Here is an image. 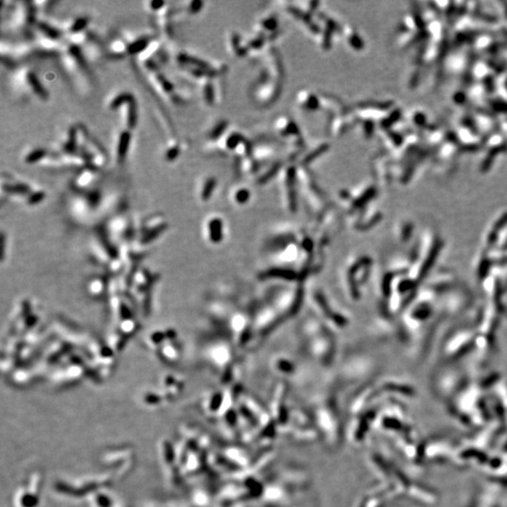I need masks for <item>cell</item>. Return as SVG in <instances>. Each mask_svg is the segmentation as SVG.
<instances>
[{"label": "cell", "instance_id": "6da1fadb", "mask_svg": "<svg viewBox=\"0 0 507 507\" xmlns=\"http://www.w3.org/2000/svg\"><path fill=\"white\" fill-rule=\"evenodd\" d=\"M24 81L25 86L30 89V91L38 97L41 101H47L49 93L47 89L42 85L38 75L33 70H26L24 72Z\"/></svg>", "mask_w": 507, "mask_h": 507}, {"label": "cell", "instance_id": "7a4b0ae2", "mask_svg": "<svg viewBox=\"0 0 507 507\" xmlns=\"http://www.w3.org/2000/svg\"><path fill=\"white\" fill-rule=\"evenodd\" d=\"M98 176H99L98 170L89 167H82V170L78 172V174L74 178L73 181L74 189L81 192L92 189V185L98 179Z\"/></svg>", "mask_w": 507, "mask_h": 507}, {"label": "cell", "instance_id": "3957f363", "mask_svg": "<svg viewBox=\"0 0 507 507\" xmlns=\"http://www.w3.org/2000/svg\"><path fill=\"white\" fill-rule=\"evenodd\" d=\"M132 143V131L124 129L118 135L116 146V159L117 164L122 165L127 159Z\"/></svg>", "mask_w": 507, "mask_h": 507}, {"label": "cell", "instance_id": "277c9868", "mask_svg": "<svg viewBox=\"0 0 507 507\" xmlns=\"http://www.w3.org/2000/svg\"><path fill=\"white\" fill-rule=\"evenodd\" d=\"M34 28L41 38L54 42L60 41L63 36V32L59 28H55V26L44 21L37 20Z\"/></svg>", "mask_w": 507, "mask_h": 507}, {"label": "cell", "instance_id": "5b68a950", "mask_svg": "<svg viewBox=\"0 0 507 507\" xmlns=\"http://www.w3.org/2000/svg\"><path fill=\"white\" fill-rule=\"evenodd\" d=\"M122 109L125 112L124 118L126 129L130 131L135 130L138 123V106H137V98L130 101Z\"/></svg>", "mask_w": 507, "mask_h": 507}, {"label": "cell", "instance_id": "8992f818", "mask_svg": "<svg viewBox=\"0 0 507 507\" xmlns=\"http://www.w3.org/2000/svg\"><path fill=\"white\" fill-rule=\"evenodd\" d=\"M152 39L149 36H141L128 42L127 54L130 55H137L143 54L151 46Z\"/></svg>", "mask_w": 507, "mask_h": 507}, {"label": "cell", "instance_id": "52a82bcc", "mask_svg": "<svg viewBox=\"0 0 507 507\" xmlns=\"http://www.w3.org/2000/svg\"><path fill=\"white\" fill-rule=\"evenodd\" d=\"M89 17L88 16H78L71 22L69 25L68 33L71 36H76V35L82 34L85 33L87 28L89 25Z\"/></svg>", "mask_w": 507, "mask_h": 507}, {"label": "cell", "instance_id": "ba28073f", "mask_svg": "<svg viewBox=\"0 0 507 507\" xmlns=\"http://www.w3.org/2000/svg\"><path fill=\"white\" fill-rule=\"evenodd\" d=\"M135 98H136V96L132 92H130V91L119 92V93H117V95H115V96L113 97L110 100L108 107L112 111H117V110L120 109V108H123L124 106L127 103L132 101L133 99H135Z\"/></svg>", "mask_w": 507, "mask_h": 507}, {"label": "cell", "instance_id": "9c48e42d", "mask_svg": "<svg viewBox=\"0 0 507 507\" xmlns=\"http://www.w3.org/2000/svg\"><path fill=\"white\" fill-rule=\"evenodd\" d=\"M207 236L210 241L217 243L222 240V223L219 219H212L208 222Z\"/></svg>", "mask_w": 507, "mask_h": 507}, {"label": "cell", "instance_id": "30bf717a", "mask_svg": "<svg viewBox=\"0 0 507 507\" xmlns=\"http://www.w3.org/2000/svg\"><path fill=\"white\" fill-rule=\"evenodd\" d=\"M49 152L46 149L43 148H36L28 151L24 158V161L28 165H36L44 161L48 157Z\"/></svg>", "mask_w": 507, "mask_h": 507}, {"label": "cell", "instance_id": "8fae6325", "mask_svg": "<svg viewBox=\"0 0 507 507\" xmlns=\"http://www.w3.org/2000/svg\"><path fill=\"white\" fill-rule=\"evenodd\" d=\"M127 46H128V43L124 42L122 40L116 39L110 43V54L113 56H116V57H120L123 55H128L127 54Z\"/></svg>", "mask_w": 507, "mask_h": 507}, {"label": "cell", "instance_id": "7c38bea8", "mask_svg": "<svg viewBox=\"0 0 507 507\" xmlns=\"http://www.w3.org/2000/svg\"><path fill=\"white\" fill-rule=\"evenodd\" d=\"M104 281L101 279L100 277H95L94 279H91L89 283V294L95 297H100L103 294V288H104Z\"/></svg>", "mask_w": 507, "mask_h": 507}, {"label": "cell", "instance_id": "4fadbf2b", "mask_svg": "<svg viewBox=\"0 0 507 507\" xmlns=\"http://www.w3.org/2000/svg\"><path fill=\"white\" fill-rule=\"evenodd\" d=\"M179 154H180L179 146L177 144H172L165 151V159L167 162L172 163L179 156Z\"/></svg>", "mask_w": 507, "mask_h": 507}, {"label": "cell", "instance_id": "5bb4252c", "mask_svg": "<svg viewBox=\"0 0 507 507\" xmlns=\"http://www.w3.org/2000/svg\"><path fill=\"white\" fill-rule=\"evenodd\" d=\"M214 179L213 178H209L207 179V181L205 182V184L203 186V189H202V192H201V199L203 200H207L211 197L212 193L213 191V188H214Z\"/></svg>", "mask_w": 507, "mask_h": 507}, {"label": "cell", "instance_id": "9a60e30c", "mask_svg": "<svg viewBox=\"0 0 507 507\" xmlns=\"http://www.w3.org/2000/svg\"><path fill=\"white\" fill-rule=\"evenodd\" d=\"M165 5H166L165 2L160 1V0H153V1L149 2V8L153 13H158V12L162 11L165 8Z\"/></svg>", "mask_w": 507, "mask_h": 507}, {"label": "cell", "instance_id": "2e32d148", "mask_svg": "<svg viewBox=\"0 0 507 507\" xmlns=\"http://www.w3.org/2000/svg\"><path fill=\"white\" fill-rule=\"evenodd\" d=\"M202 2L200 1H193L190 3V6H189V11L192 13V14H197L199 13V11L201 10V7H202Z\"/></svg>", "mask_w": 507, "mask_h": 507}]
</instances>
